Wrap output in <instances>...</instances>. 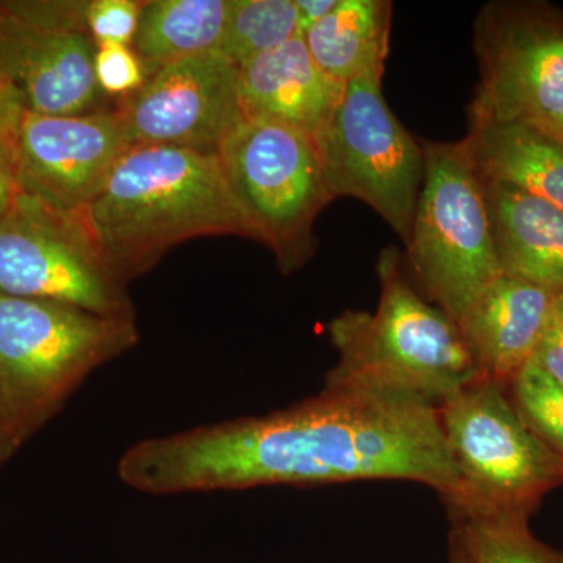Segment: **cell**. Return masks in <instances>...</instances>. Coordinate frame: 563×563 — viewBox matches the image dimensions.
Listing matches in <instances>:
<instances>
[{"label":"cell","instance_id":"obj_6","mask_svg":"<svg viewBox=\"0 0 563 563\" xmlns=\"http://www.w3.org/2000/svg\"><path fill=\"white\" fill-rule=\"evenodd\" d=\"M424 176L406 244L415 279L454 322L501 276L484 181L465 141L421 143Z\"/></svg>","mask_w":563,"mask_h":563},{"label":"cell","instance_id":"obj_24","mask_svg":"<svg viewBox=\"0 0 563 563\" xmlns=\"http://www.w3.org/2000/svg\"><path fill=\"white\" fill-rule=\"evenodd\" d=\"M95 73L107 98L125 99L146 84L147 73L132 46L102 44L96 49Z\"/></svg>","mask_w":563,"mask_h":563},{"label":"cell","instance_id":"obj_7","mask_svg":"<svg viewBox=\"0 0 563 563\" xmlns=\"http://www.w3.org/2000/svg\"><path fill=\"white\" fill-rule=\"evenodd\" d=\"M222 173L252 239L276 255L285 274L313 257V225L332 202L310 133L243 118L218 150Z\"/></svg>","mask_w":563,"mask_h":563},{"label":"cell","instance_id":"obj_5","mask_svg":"<svg viewBox=\"0 0 563 563\" xmlns=\"http://www.w3.org/2000/svg\"><path fill=\"white\" fill-rule=\"evenodd\" d=\"M448 450L459 474L446 504L457 518L531 517L563 485V462L521 421L507 388L479 377L439 407Z\"/></svg>","mask_w":563,"mask_h":563},{"label":"cell","instance_id":"obj_19","mask_svg":"<svg viewBox=\"0 0 563 563\" xmlns=\"http://www.w3.org/2000/svg\"><path fill=\"white\" fill-rule=\"evenodd\" d=\"M231 0H152L144 2L132 49L147 77L163 66L220 51Z\"/></svg>","mask_w":563,"mask_h":563},{"label":"cell","instance_id":"obj_30","mask_svg":"<svg viewBox=\"0 0 563 563\" xmlns=\"http://www.w3.org/2000/svg\"><path fill=\"white\" fill-rule=\"evenodd\" d=\"M559 141H562V143H563V135H562V139H561V140H559Z\"/></svg>","mask_w":563,"mask_h":563},{"label":"cell","instance_id":"obj_15","mask_svg":"<svg viewBox=\"0 0 563 563\" xmlns=\"http://www.w3.org/2000/svg\"><path fill=\"white\" fill-rule=\"evenodd\" d=\"M239 69L244 118L279 122L313 136L331 120L343 96L344 85L318 68L302 36Z\"/></svg>","mask_w":563,"mask_h":563},{"label":"cell","instance_id":"obj_12","mask_svg":"<svg viewBox=\"0 0 563 563\" xmlns=\"http://www.w3.org/2000/svg\"><path fill=\"white\" fill-rule=\"evenodd\" d=\"M129 150L118 109L77 117L25 111L20 139L21 195L76 217L99 195Z\"/></svg>","mask_w":563,"mask_h":563},{"label":"cell","instance_id":"obj_14","mask_svg":"<svg viewBox=\"0 0 563 563\" xmlns=\"http://www.w3.org/2000/svg\"><path fill=\"white\" fill-rule=\"evenodd\" d=\"M553 296L506 274L477 296L457 325L481 376L509 387L532 361Z\"/></svg>","mask_w":563,"mask_h":563},{"label":"cell","instance_id":"obj_23","mask_svg":"<svg viewBox=\"0 0 563 563\" xmlns=\"http://www.w3.org/2000/svg\"><path fill=\"white\" fill-rule=\"evenodd\" d=\"M25 111L18 91L0 80V218L21 196L20 139Z\"/></svg>","mask_w":563,"mask_h":563},{"label":"cell","instance_id":"obj_8","mask_svg":"<svg viewBox=\"0 0 563 563\" xmlns=\"http://www.w3.org/2000/svg\"><path fill=\"white\" fill-rule=\"evenodd\" d=\"M479 85L470 129L520 124L563 135V9L544 2H492L474 25Z\"/></svg>","mask_w":563,"mask_h":563},{"label":"cell","instance_id":"obj_28","mask_svg":"<svg viewBox=\"0 0 563 563\" xmlns=\"http://www.w3.org/2000/svg\"><path fill=\"white\" fill-rule=\"evenodd\" d=\"M14 453H16V448L11 442L9 432H7L5 426H3L2 417H0V468L13 457Z\"/></svg>","mask_w":563,"mask_h":563},{"label":"cell","instance_id":"obj_3","mask_svg":"<svg viewBox=\"0 0 563 563\" xmlns=\"http://www.w3.org/2000/svg\"><path fill=\"white\" fill-rule=\"evenodd\" d=\"M377 277L376 312L346 310L328 324L339 362L324 388L395 393L440 407L483 377L457 322L417 291L396 247L380 252Z\"/></svg>","mask_w":563,"mask_h":563},{"label":"cell","instance_id":"obj_10","mask_svg":"<svg viewBox=\"0 0 563 563\" xmlns=\"http://www.w3.org/2000/svg\"><path fill=\"white\" fill-rule=\"evenodd\" d=\"M0 295L136 320L128 285L103 266L79 222L22 195L0 218Z\"/></svg>","mask_w":563,"mask_h":563},{"label":"cell","instance_id":"obj_20","mask_svg":"<svg viewBox=\"0 0 563 563\" xmlns=\"http://www.w3.org/2000/svg\"><path fill=\"white\" fill-rule=\"evenodd\" d=\"M451 536L472 563H563V551L537 539L520 515L457 518Z\"/></svg>","mask_w":563,"mask_h":563},{"label":"cell","instance_id":"obj_17","mask_svg":"<svg viewBox=\"0 0 563 563\" xmlns=\"http://www.w3.org/2000/svg\"><path fill=\"white\" fill-rule=\"evenodd\" d=\"M484 181L510 185L563 211V143L528 125L470 129L463 140Z\"/></svg>","mask_w":563,"mask_h":563},{"label":"cell","instance_id":"obj_11","mask_svg":"<svg viewBox=\"0 0 563 563\" xmlns=\"http://www.w3.org/2000/svg\"><path fill=\"white\" fill-rule=\"evenodd\" d=\"M129 146L218 154L243 120L240 69L220 51L163 66L117 107Z\"/></svg>","mask_w":563,"mask_h":563},{"label":"cell","instance_id":"obj_16","mask_svg":"<svg viewBox=\"0 0 563 563\" xmlns=\"http://www.w3.org/2000/svg\"><path fill=\"white\" fill-rule=\"evenodd\" d=\"M484 188L501 273L563 291V211L510 185Z\"/></svg>","mask_w":563,"mask_h":563},{"label":"cell","instance_id":"obj_25","mask_svg":"<svg viewBox=\"0 0 563 563\" xmlns=\"http://www.w3.org/2000/svg\"><path fill=\"white\" fill-rule=\"evenodd\" d=\"M143 7L139 0H88L87 29L96 46H132Z\"/></svg>","mask_w":563,"mask_h":563},{"label":"cell","instance_id":"obj_27","mask_svg":"<svg viewBox=\"0 0 563 563\" xmlns=\"http://www.w3.org/2000/svg\"><path fill=\"white\" fill-rule=\"evenodd\" d=\"M339 0H296L299 14V36L306 35L322 18L335 9Z\"/></svg>","mask_w":563,"mask_h":563},{"label":"cell","instance_id":"obj_18","mask_svg":"<svg viewBox=\"0 0 563 563\" xmlns=\"http://www.w3.org/2000/svg\"><path fill=\"white\" fill-rule=\"evenodd\" d=\"M390 27L391 2L339 0L302 38L318 68L346 85L366 74L385 73Z\"/></svg>","mask_w":563,"mask_h":563},{"label":"cell","instance_id":"obj_26","mask_svg":"<svg viewBox=\"0 0 563 563\" xmlns=\"http://www.w3.org/2000/svg\"><path fill=\"white\" fill-rule=\"evenodd\" d=\"M531 363L563 384V291L554 292Z\"/></svg>","mask_w":563,"mask_h":563},{"label":"cell","instance_id":"obj_9","mask_svg":"<svg viewBox=\"0 0 563 563\" xmlns=\"http://www.w3.org/2000/svg\"><path fill=\"white\" fill-rule=\"evenodd\" d=\"M384 73L344 85L343 96L317 136L322 176L332 201L354 198L372 207L409 243L420 198L424 155L383 95Z\"/></svg>","mask_w":563,"mask_h":563},{"label":"cell","instance_id":"obj_2","mask_svg":"<svg viewBox=\"0 0 563 563\" xmlns=\"http://www.w3.org/2000/svg\"><path fill=\"white\" fill-rule=\"evenodd\" d=\"M73 218L125 285L196 236L252 239L218 154L179 147H131L90 206Z\"/></svg>","mask_w":563,"mask_h":563},{"label":"cell","instance_id":"obj_4","mask_svg":"<svg viewBox=\"0 0 563 563\" xmlns=\"http://www.w3.org/2000/svg\"><path fill=\"white\" fill-rule=\"evenodd\" d=\"M139 342L136 320L0 295V417L16 451Z\"/></svg>","mask_w":563,"mask_h":563},{"label":"cell","instance_id":"obj_29","mask_svg":"<svg viewBox=\"0 0 563 563\" xmlns=\"http://www.w3.org/2000/svg\"><path fill=\"white\" fill-rule=\"evenodd\" d=\"M450 563H472L468 555L463 551L461 543L453 536L450 539Z\"/></svg>","mask_w":563,"mask_h":563},{"label":"cell","instance_id":"obj_1","mask_svg":"<svg viewBox=\"0 0 563 563\" xmlns=\"http://www.w3.org/2000/svg\"><path fill=\"white\" fill-rule=\"evenodd\" d=\"M121 483L151 496L266 485L396 479L459 493L439 407L395 393L328 390L261 417L210 422L133 444Z\"/></svg>","mask_w":563,"mask_h":563},{"label":"cell","instance_id":"obj_21","mask_svg":"<svg viewBox=\"0 0 563 563\" xmlns=\"http://www.w3.org/2000/svg\"><path fill=\"white\" fill-rule=\"evenodd\" d=\"M299 36L296 0H231L222 55L244 63Z\"/></svg>","mask_w":563,"mask_h":563},{"label":"cell","instance_id":"obj_13","mask_svg":"<svg viewBox=\"0 0 563 563\" xmlns=\"http://www.w3.org/2000/svg\"><path fill=\"white\" fill-rule=\"evenodd\" d=\"M96 49L88 32L29 24L0 2V80L32 113L77 117L106 110L109 98L96 79Z\"/></svg>","mask_w":563,"mask_h":563},{"label":"cell","instance_id":"obj_22","mask_svg":"<svg viewBox=\"0 0 563 563\" xmlns=\"http://www.w3.org/2000/svg\"><path fill=\"white\" fill-rule=\"evenodd\" d=\"M507 395L529 431L563 462V384L529 362Z\"/></svg>","mask_w":563,"mask_h":563}]
</instances>
